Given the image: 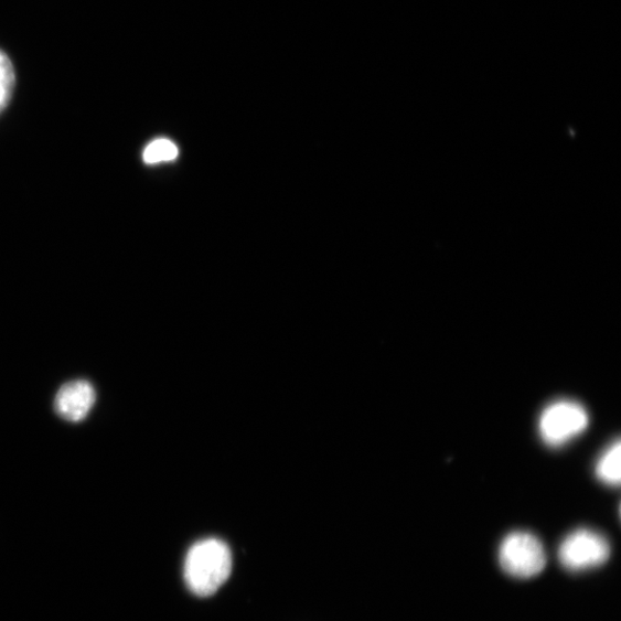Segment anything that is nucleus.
I'll use <instances>...</instances> for the list:
<instances>
[{
  "label": "nucleus",
  "mask_w": 621,
  "mask_h": 621,
  "mask_svg": "<svg viewBox=\"0 0 621 621\" xmlns=\"http://www.w3.org/2000/svg\"><path fill=\"white\" fill-rule=\"evenodd\" d=\"M232 554L217 538L204 539L189 550L184 563L185 583L195 596L207 598L217 592L232 572Z\"/></svg>",
  "instance_id": "f257e3e1"
},
{
  "label": "nucleus",
  "mask_w": 621,
  "mask_h": 621,
  "mask_svg": "<svg viewBox=\"0 0 621 621\" xmlns=\"http://www.w3.org/2000/svg\"><path fill=\"white\" fill-rule=\"evenodd\" d=\"M499 561L504 572L518 579H531L545 570L547 555L539 539L528 532H513L504 537Z\"/></svg>",
  "instance_id": "f03ea898"
},
{
  "label": "nucleus",
  "mask_w": 621,
  "mask_h": 621,
  "mask_svg": "<svg viewBox=\"0 0 621 621\" xmlns=\"http://www.w3.org/2000/svg\"><path fill=\"white\" fill-rule=\"evenodd\" d=\"M608 539L600 533L581 528L567 535L558 548V558L564 569L581 572L596 569L610 557Z\"/></svg>",
  "instance_id": "7ed1b4c3"
},
{
  "label": "nucleus",
  "mask_w": 621,
  "mask_h": 621,
  "mask_svg": "<svg viewBox=\"0 0 621 621\" xmlns=\"http://www.w3.org/2000/svg\"><path fill=\"white\" fill-rule=\"evenodd\" d=\"M588 424V413L581 404L560 399L544 410L538 420V430L547 445L559 447L581 435Z\"/></svg>",
  "instance_id": "20e7f679"
},
{
  "label": "nucleus",
  "mask_w": 621,
  "mask_h": 621,
  "mask_svg": "<svg viewBox=\"0 0 621 621\" xmlns=\"http://www.w3.org/2000/svg\"><path fill=\"white\" fill-rule=\"evenodd\" d=\"M96 392L85 381L66 384L58 392L55 399L56 413L73 422L84 420L94 407Z\"/></svg>",
  "instance_id": "39448f33"
},
{
  "label": "nucleus",
  "mask_w": 621,
  "mask_h": 621,
  "mask_svg": "<svg viewBox=\"0 0 621 621\" xmlns=\"http://www.w3.org/2000/svg\"><path fill=\"white\" fill-rule=\"evenodd\" d=\"M620 441L617 440L599 459L597 475L607 484L618 485L620 483Z\"/></svg>",
  "instance_id": "423d86ee"
},
{
  "label": "nucleus",
  "mask_w": 621,
  "mask_h": 621,
  "mask_svg": "<svg viewBox=\"0 0 621 621\" xmlns=\"http://www.w3.org/2000/svg\"><path fill=\"white\" fill-rule=\"evenodd\" d=\"M15 86V72L7 53L0 50V114L10 103Z\"/></svg>",
  "instance_id": "0eeeda50"
},
{
  "label": "nucleus",
  "mask_w": 621,
  "mask_h": 621,
  "mask_svg": "<svg viewBox=\"0 0 621 621\" xmlns=\"http://www.w3.org/2000/svg\"><path fill=\"white\" fill-rule=\"evenodd\" d=\"M179 156L178 147L170 140L158 139L151 142L143 152L146 164L154 165L172 161Z\"/></svg>",
  "instance_id": "6e6552de"
}]
</instances>
